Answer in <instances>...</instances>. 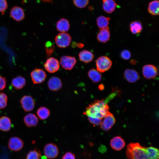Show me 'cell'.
<instances>
[{"instance_id":"obj_1","label":"cell","mask_w":159,"mask_h":159,"mask_svg":"<svg viewBox=\"0 0 159 159\" xmlns=\"http://www.w3.org/2000/svg\"><path fill=\"white\" fill-rule=\"evenodd\" d=\"M109 108L104 100H95L87 107L83 114L87 117L102 120L109 111Z\"/></svg>"},{"instance_id":"obj_2","label":"cell","mask_w":159,"mask_h":159,"mask_svg":"<svg viewBox=\"0 0 159 159\" xmlns=\"http://www.w3.org/2000/svg\"><path fill=\"white\" fill-rule=\"evenodd\" d=\"M146 148L138 143H131L127 146L126 156L128 159H148Z\"/></svg>"},{"instance_id":"obj_3","label":"cell","mask_w":159,"mask_h":159,"mask_svg":"<svg viewBox=\"0 0 159 159\" xmlns=\"http://www.w3.org/2000/svg\"><path fill=\"white\" fill-rule=\"evenodd\" d=\"M112 64V61L106 56H101L96 61L97 70L100 72H104L109 70Z\"/></svg>"},{"instance_id":"obj_4","label":"cell","mask_w":159,"mask_h":159,"mask_svg":"<svg viewBox=\"0 0 159 159\" xmlns=\"http://www.w3.org/2000/svg\"><path fill=\"white\" fill-rule=\"evenodd\" d=\"M71 41L70 35L65 32H61L58 34L55 37V42L59 47L64 48L68 47Z\"/></svg>"},{"instance_id":"obj_5","label":"cell","mask_w":159,"mask_h":159,"mask_svg":"<svg viewBox=\"0 0 159 159\" xmlns=\"http://www.w3.org/2000/svg\"><path fill=\"white\" fill-rule=\"evenodd\" d=\"M21 106L26 112L32 111L34 108L35 102L33 98L29 95H24L20 99Z\"/></svg>"},{"instance_id":"obj_6","label":"cell","mask_w":159,"mask_h":159,"mask_svg":"<svg viewBox=\"0 0 159 159\" xmlns=\"http://www.w3.org/2000/svg\"><path fill=\"white\" fill-rule=\"evenodd\" d=\"M31 77L34 84H38L43 82L47 77V74L43 69L35 68L31 73Z\"/></svg>"},{"instance_id":"obj_7","label":"cell","mask_w":159,"mask_h":159,"mask_svg":"<svg viewBox=\"0 0 159 159\" xmlns=\"http://www.w3.org/2000/svg\"><path fill=\"white\" fill-rule=\"evenodd\" d=\"M59 149L56 145L52 143L46 144L44 148L45 156L49 158H54L58 155Z\"/></svg>"},{"instance_id":"obj_8","label":"cell","mask_w":159,"mask_h":159,"mask_svg":"<svg viewBox=\"0 0 159 159\" xmlns=\"http://www.w3.org/2000/svg\"><path fill=\"white\" fill-rule=\"evenodd\" d=\"M46 70L50 73L57 72L59 69V64L58 60L54 57L49 58L44 64Z\"/></svg>"},{"instance_id":"obj_9","label":"cell","mask_w":159,"mask_h":159,"mask_svg":"<svg viewBox=\"0 0 159 159\" xmlns=\"http://www.w3.org/2000/svg\"><path fill=\"white\" fill-rule=\"evenodd\" d=\"M24 143L19 138L13 136L11 137L8 141V147L11 150L18 151L20 150L23 147Z\"/></svg>"},{"instance_id":"obj_10","label":"cell","mask_w":159,"mask_h":159,"mask_svg":"<svg viewBox=\"0 0 159 159\" xmlns=\"http://www.w3.org/2000/svg\"><path fill=\"white\" fill-rule=\"evenodd\" d=\"M100 125L103 130L107 131L113 125L115 122V118L112 114L109 111L103 118Z\"/></svg>"},{"instance_id":"obj_11","label":"cell","mask_w":159,"mask_h":159,"mask_svg":"<svg viewBox=\"0 0 159 159\" xmlns=\"http://www.w3.org/2000/svg\"><path fill=\"white\" fill-rule=\"evenodd\" d=\"M77 62L75 58L69 56H64L61 57L60 64L62 67L66 70H71Z\"/></svg>"},{"instance_id":"obj_12","label":"cell","mask_w":159,"mask_h":159,"mask_svg":"<svg viewBox=\"0 0 159 159\" xmlns=\"http://www.w3.org/2000/svg\"><path fill=\"white\" fill-rule=\"evenodd\" d=\"M157 67L152 64L144 65L142 70L144 77L148 79L154 78L157 75Z\"/></svg>"},{"instance_id":"obj_13","label":"cell","mask_w":159,"mask_h":159,"mask_svg":"<svg viewBox=\"0 0 159 159\" xmlns=\"http://www.w3.org/2000/svg\"><path fill=\"white\" fill-rule=\"evenodd\" d=\"M10 15L12 19L17 21H22L25 17L23 9L17 6L13 7L11 9Z\"/></svg>"},{"instance_id":"obj_14","label":"cell","mask_w":159,"mask_h":159,"mask_svg":"<svg viewBox=\"0 0 159 159\" xmlns=\"http://www.w3.org/2000/svg\"><path fill=\"white\" fill-rule=\"evenodd\" d=\"M47 85L49 89L52 91H57L62 87V82L61 79L58 77H53L49 80Z\"/></svg>"},{"instance_id":"obj_15","label":"cell","mask_w":159,"mask_h":159,"mask_svg":"<svg viewBox=\"0 0 159 159\" xmlns=\"http://www.w3.org/2000/svg\"><path fill=\"white\" fill-rule=\"evenodd\" d=\"M124 76L125 80L130 83L135 82L140 78L138 72L133 69H126L124 72Z\"/></svg>"},{"instance_id":"obj_16","label":"cell","mask_w":159,"mask_h":159,"mask_svg":"<svg viewBox=\"0 0 159 159\" xmlns=\"http://www.w3.org/2000/svg\"><path fill=\"white\" fill-rule=\"evenodd\" d=\"M110 145L113 150L119 151L124 147L125 143L124 140L121 137L117 136L114 137L111 140Z\"/></svg>"},{"instance_id":"obj_17","label":"cell","mask_w":159,"mask_h":159,"mask_svg":"<svg viewBox=\"0 0 159 159\" xmlns=\"http://www.w3.org/2000/svg\"><path fill=\"white\" fill-rule=\"evenodd\" d=\"M23 121L27 127H31L37 126L38 124L39 120L35 115L29 113L24 117Z\"/></svg>"},{"instance_id":"obj_18","label":"cell","mask_w":159,"mask_h":159,"mask_svg":"<svg viewBox=\"0 0 159 159\" xmlns=\"http://www.w3.org/2000/svg\"><path fill=\"white\" fill-rule=\"evenodd\" d=\"M110 35V32L108 27L100 29L97 35V39L100 42L105 43L109 40Z\"/></svg>"},{"instance_id":"obj_19","label":"cell","mask_w":159,"mask_h":159,"mask_svg":"<svg viewBox=\"0 0 159 159\" xmlns=\"http://www.w3.org/2000/svg\"><path fill=\"white\" fill-rule=\"evenodd\" d=\"M117 4L114 0H102V8L105 12L108 14L113 12Z\"/></svg>"},{"instance_id":"obj_20","label":"cell","mask_w":159,"mask_h":159,"mask_svg":"<svg viewBox=\"0 0 159 159\" xmlns=\"http://www.w3.org/2000/svg\"><path fill=\"white\" fill-rule=\"evenodd\" d=\"M26 84L25 78L21 76H19L13 78L11 85L15 90H20L23 88Z\"/></svg>"},{"instance_id":"obj_21","label":"cell","mask_w":159,"mask_h":159,"mask_svg":"<svg viewBox=\"0 0 159 159\" xmlns=\"http://www.w3.org/2000/svg\"><path fill=\"white\" fill-rule=\"evenodd\" d=\"M12 123L8 117L3 116L0 117V130L3 132H7L11 129Z\"/></svg>"},{"instance_id":"obj_22","label":"cell","mask_w":159,"mask_h":159,"mask_svg":"<svg viewBox=\"0 0 159 159\" xmlns=\"http://www.w3.org/2000/svg\"><path fill=\"white\" fill-rule=\"evenodd\" d=\"M79 57L81 61L85 63H88L92 61L94 55L91 52L84 50L80 52Z\"/></svg>"},{"instance_id":"obj_23","label":"cell","mask_w":159,"mask_h":159,"mask_svg":"<svg viewBox=\"0 0 159 159\" xmlns=\"http://www.w3.org/2000/svg\"><path fill=\"white\" fill-rule=\"evenodd\" d=\"M70 27L69 21L64 18H62L57 22L56 28L57 30L62 32H65L68 31Z\"/></svg>"},{"instance_id":"obj_24","label":"cell","mask_w":159,"mask_h":159,"mask_svg":"<svg viewBox=\"0 0 159 159\" xmlns=\"http://www.w3.org/2000/svg\"><path fill=\"white\" fill-rule=\"evenodd\" d=\"M88 75L90 80L95 83L99 82L102 78L100 72L94 69H90L88 72Z\"/></svg>"},{"instance_id":"obj_25","label":"cell","mask_w":159,"mask_h":159,"mask_svg":"<svg viewBox=\"0 0 159 159\" xmlns=\"http://www.w3.org/2000/svg\"><path fill=\"white\" fill-rule=\"evenodd\" d=\"M159 1L153 0L150 2L148 6V11L150 14L153 15L159 14Z\"/></svg>"},{"instance_id":"obj_26","label":"cell","mask_w":159,"mask_h":159,"mask_svg":"<svg viewBox=\"0 0 159 159\" xmlns=\"http://www.w3.org/2000/svg\"><path fill=\"white\" fill-rule=\"evenodd\" d=\"M130 29L131 32L133 34L140 33L143 29L142 24L140 22L138 21H133L130 24Z\"/></svg>"},{"instance_id":"obj_27","label":"cell","mask_w":159,"mask_h":159,"mask_svg":"<svg viewBox=\"0 0 159 159\" xmlns=\"http://www.w3.org/2000/svg\"><path fill=\"white\" fill-rule=\"evenodd\" d=\"M146 151L148 159H159L158 149L152 146L146 148Z\"/></svg>"},{"instance_id":"obj_28","label":"cell","mask_w":159,"mask_h":159,"mask_svg":"<svg viewBox=\"0 0 159 159\" xmlns=\"http://www.w3.org/2000/svg\"><path fill=\"white\" fill-rule=\"evenodd\" d=\"M37 114L40 119L44 120L49 117L50 112L49 110L46 107L42 106L37 109Z\"/></svg>"},{"instance_id":"obj_29","label":"cell","mask_w":159,"mask_h":159,"mask_svg":"<svg viewBox=\"0 0 159 159\" xmlns=\"http://www.w3.org/2000/svg\"><path fill=\"white\" fill-rule=\"evenodd\" d=\"M110 18L104 16H100L97 19V24L100 28L102 29L108 27Z\"/></svg>"},{"instance_id":"obj_30","label":"cell","mask_w":159,"mask_h":159,"mask_svg":"<svg viewBox=\"0 0 159 159\" xmlns=\"http://www.w3.org/2000/svg\"><path fill=\"white\" fill-rule=\"evenodd\" d=\"M41 154L40 150L37 148L30 150L27 155L26 159H40Z\"/></svg>"},{"instance_id":"obj_31","label":"cell","mask_w":159,"mask_h":159,"mask_svg":"<svg viewBox=\"0 0 159 159\" xmlns=\"http://www.w3.org/2000/svg\"><path fill=\"white\" fill-rule=\"evenodd\" d=\"M8 97L3 92H0V110L6 107L7 105Z\"/></svg>"},{"instance_id":"obj_32","label":"cell","mask_w":159,"mask_h":159,"mask_svg":"<svg viewBox=\"0 0 159 159\" xmlns=\"http://www.w3.org/2000/svg\"><path fill=\"white\" fill-rule=\"evenodd\" d=\"M45 48L46 54L47 57H49L54 52L55 48L54 45L52 42L48 41L45 43Z\"/></svg>"},{"instance_id":"obj_33","label":"cell","mask_w":159,"mask_h":159,"mask_svg":"<svg viewBox=\"0 0 159 159\" xmlns=\"http://www.w3.org/2000/svg\"><path fill=\"white\" fill-rule=\"evenodd\" d=\"M73 1L76 6L80 8H82L87 5L89 0H73Z\"/></svg>"},{"instance_id":"obj_34","label":"cell","mask_w":159,"mask_h":159,"mask_svg":"<svg viewBox=\"0 0 159 159\" xmlns=\"http://www.w3.org/2000/svg\"><path fill=\"white\" fill-rule=\"evenodd\" d=\"M121 58L125 60L129 59L131 56L130 52L128 50L125 49L122 51L120 53Z\"/></svg>"},{"instance_id":"obj_35","label":"cell","mask_w":159,"mask_h":159,"mask_svg":"<svg viewBox=\"0 0 159 159\" xmlns=\"http://www.w3.org/2000/svg\"><path fill=\"white\" fill-rule=\"evenodd\" d=\"M8 7L6 0H0V13H3Z\"/></svg>"},{"instance_id":"obj_36","label":"cell","mask_w":159,"mask_h":159,"mask_svg":"<svg viewBox=\"0 0 159 159\" xmlns=\"http://www.w3.org/2000/svg\"><path fill=\"white\" fill-rule=\"evenodd\" d=\"M6 78L0 75V91L4 90L6 86Z\"/></svg>"},{"instance_id":"obj_37","label":"cell","mask_w":159,"mask_h":159,"mask_svg":"<svg viewBox=\"0 0 159 159\" xmlns=\"http://www.w3.org/2000/svg\"><path fill=\"white\" fill-rule=\"evenodd\" d=\"M89 122L92 124L95 125L100 124L102 120L99 119L87 117Z\"/></svg>"},{"instance_id":"obj_38","label":"cell","mask_w":159,"mask_h":159,"mask_svg":"<svg viewBox=\"0 0 159 159\" xmlns=\"http://www.w3.org/2000/svg\"><path fill=\"white\" fill-rule=\"evenodd\" d=\"M62 159H76L75 155L71 152L66 153L63 156Z\"/></svg>"},{"instance_id":"obj_39","label":"cell","mask_w":159,"mask_h":159,"mask_svg":"<svg viewBox=\"0 0 159 159\" xmlns=\"http://www.w3.org/2000/svg\"><path fill=\"white\" fill-rule=\"evenodd\" d=\"M76 46L78 48H81L84 46V44L81 43H78L76 44Z\"/></svg>"},{"instance_id":"obj_40","label":"cell","mask_w":159,"mask_h":159,"mask_svg":"<svg viewBox=\"0 0 159 159\" xmlns=\"http://www.w3.org/2000/svg\"><path fill=\"white\" fill-rule=\"evenodd\" d=\"M43 2L49 3H52L53 2V0H40Z\"/></svg>"},{"instance_id":"obj_41","label":"cell","mask_w":159,"mask_h":159,"mask_svg":"<svg viewBox=\"0 0 159 159\" xmlns=\"http://www.w3.org/2000/svg\"><path fill=\"white\" fill-rule=\"evenodd\" d=\"M130 63L131 64L133 65H134L136 64V62L135 60L134 59H132Z\"/></svg>"},{"instance_id":"obj_42","label":"cell","mask_w":159,"mask_h":159,"mask_svg":"<svg viewBox=\"0 0 159 159\" xmlns=\"http://www.w3.org/2000/svg\"><path fill=\"white\" fill-rule=\"evenodd\" d=\"M104 87V86L102 84L100 85L99 86V88L100 90L103 89Z\"/></svg>"},{"instance_id":"obj_43","label":"cell","mask_w":159,"mask_h":159,"mask_svg":"<svg viewBox=\"0 0 159 159\" xmlns=\"http://www.w3.org/2000/svg\"><path fill=\"white\" fill-rule=\"evenodd\" d=\"M76 46V44L75 42H73L72 44V47H75Z\"/></svg>"},{"instance_id":"obj_44","label":"cell","mask_w":159,"mask_h":159,"mask_svg":"<svg viewBox=\"0 0 159 159\" xmlns=\"http://www.w3.org/2000/svg\"><path fill=\"white\" fill-rule=\"evenodd\" d=\"M41 159H47V158L45 156H43L41 157Z\"/></svg>"}]
</instances>
